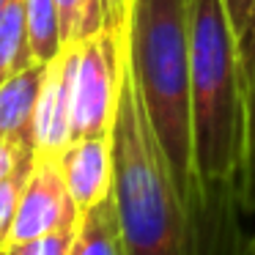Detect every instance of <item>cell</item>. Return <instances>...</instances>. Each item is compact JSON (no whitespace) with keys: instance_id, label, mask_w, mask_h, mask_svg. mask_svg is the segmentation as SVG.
Segmentation results:
<instances>
[{"instance_id":"cell-1","label":"cell","mask_w":255,"mask_h":255,"mask_svg":"<svg viewBox=\"0 0 255 255\" xmlns=\"http://www.w3.org/2000/svg\"><path fill=\"white\" fill-rule=\"evenodd\" d=\"M189 105L203 206L239 195L247 170V91L242 41L222 0H189Z\"/></svg>"},{"instance_id":"cell-2","label":"cell","mask_w":255,"mask_h":255,"mask_svg":"<svg viewBox=\"0 0 255 255\" xmlns=\"http://www.w3.org/2000/svg\"><path fill=\"white\" fill-rule=\"evenodd\" d=\"M113 206L129 255H195L192 214L173 178L143 96L124 66L113 124Z\"/></svg>"},{"instance_id":"cell-3","label":"cell","mask_w":255,"mask_h":255,"mask_svg":"<svg viewBox=\"0 0 255 255\" xmlns=\"http://www.w3.org/2000/svg\"><path fill=\"white\" fill-rule=\"evenodd\" d=\"M127 63L189 214L203 209L189 105V0H132Z\"/></svg>"},{"instance_id":"cell-4","label":"cell","mask_w":255,"mask_h":255,"mask_svg":"<svg viewBox=\"0 0 255 255\" xmlns=\"http://www.w3.org/2000/svg\"><path fill=\"white\" fill-rule=\"evenodd\" d=\"M66 50L72 58V140L110 137L127 66V25H105Z\"/></svg>"},{"instance_id":"cell-5","label":"cell","mask_w":255,"mask_h":255,"mask_svg":"<svg viewBox=\"0 0 255 255\" xmlns=\"http://www.w3.org/2000/svg\"><path fill=\"white\" fill-rule=\"evenodd\" d=\"M80 209L74 206L66 184H63L58 159H33V170L19 198V209L14 217L11 242H30L55 231L80 225Z\"/></svg>"},{"instance_id":"cell-6","label":"cell","mask_w":255,"mask_h":255,"mask_svg":"<svg viewBox=\"0 0 255 255\" xmlns=\"http://www.w3.org/2000/svg\"><path fill=\"white\" fill-rule=\"evenodd\" d=\"M72 143V58L63 47L47 63L33 113V159H58Z\"/></svg>"},{"instance_id":"cell-7","label":"cell","mask_w":255,"mask_h":255,"mask_svg":"<svg viewBox=\"0 0 255 255\" xmlns=\"http://www.w3.org/2000/svg\"><path fill=\"white\" fill-rule=\"evenodd\" d=\"M63 184L80 214L91 211L113 192V140L80 137L72 140L58 156Z\"/></svg>"},{"instance_id":"cell-8","label":"cell","mask_w":255,"mask_h":255,"mask_svg":"<svg viewBox=\"0 0 255 255\" xmlns=\"http://www.w3.org/2000/svg\"><path fill=\"white\" fill-rule=\"evenodd\" d=\"M47 63H33L0 83V137L33 151V113Z\"/></svg>"},{"instance_id":"cell-9","label":"cell","mask_w":255,"mask_h":255,"mask_svg":"<svg viewBox=\"0 0 255 255\" xmlns=\"http://www.w3.org/2000/svg\"><path fill=\"white\" fill-rule=\"evenodd\" d=\"M72 255H129L121 236L113 198L102 200L99 206H94L91 211H85L80 217Z\"/></svg>"},{"instance_id":"cell-10","label":"cell","mask_w":255,"mask_h":255,"mask_svg":"<svg viewBox=\"0 0 255 255\" xmlns=\"http://www.w3.org/2000/svg\"><path fill=\"white\" fill-rule=\"evenodd\" d=\"M33 63L25 0H6L0 11V83Z\"/></svg>"},{"instance_id":"cell-11","label":"cell","mask_w":255,"mask_h":255,"mask_svg":"<svg viewBox=\"0 0 255 255\" xmlns=\"http://www.w3.org/2000/svg\"><path fill=\"white\" fill-rule=\"evenodd\" d=\"M61 44L72 47L107 25L105 0H55Z\"/></svg>"},{"instance_id":"cell-12","label":"cell","mask_w":255,"mask_h":255,"mask_svg":"<svg viewBox=\"0 0 255 255\" xmlns=\"http://www.w3.org/2000/svg\"><path fill=\"white\" fill-rule=\"evenodd\" d=\"M28 8V36L36 63H50L61 55V28H58L55 0H25Z\"/></svg>"},{"instance_id":"cell-13","label":"cell","mask_w":255,"mask_h":255,"mask_svg":"<svg viewBox=\"0 0 255 255\" xmlns=\"http://www.w3.org/2000/svg\"><path fill=\"white\" fill-rule=\"evenodd\" d=\"M242 63H244V91H247V170H244L242 203L255 206V17L247 36L242 39Z\"/></svg>"},{"instance_id":"cell-14","label":"cell","mask_w":255,"mask_h":255,"mask_svg":"<svg viewBox=\"0 0 255 255\" xmlns=\"http://www.w3.org/2000/svg\"><path fill=\"white\" fill-rule=\"evenodd\" d=\"M30 170H33V159L22 162L11 176L0 181V250H6L8 242H11L14 217H17L19 198H22V189L28 184Z\"/></svg>"},{"instance_id":"cell-15","label":"cell","mask_w":255,"mask_h":255,"mask_svg":"<svg viewBox=\"0 0 255 255\" xmlns=\"http://www.w3.org/2000/svg\"><path fill=\"white\" fill-rule=\"evenodd\" d=\"M77 228H66V231L47 233V236L30 239V242L8 244L6 253L8 255H72L74 239H77Z\"/></svg>"},{"instance_id":"cell-16","label":"cell","mask_w":255,"mask_h":255,"mask_svg":"<svg viewBox=\"0 0 255 255\" xmlns=\"http://www.w3.org/2000/svg\"><path fill=\"white\" fill-rule=\"evenodd\" d=\"M28 159H33V151L30 148L14 143V140L0 137V181L8 178L22 162H28Z\"/></svg>"},{"instance_id":"cell-17","label":"cell","mask_w":255,"mask_h":255,"mask_svg":"<svg viewBox=\"0 0 255 255\" xmlns=\"http://www.w3.org/2000/svg\"><path fill=\"white\" fill-rule=\"evenodd\" d=\"M222 3H225L228 19H231L233 30H236L239 41H242L250 30L253 17H255V0H222Z\"/></svg>"},{"instance_id":"cell-18","label":"cell","mask_w":255,"mask_h":255,"mask_svg":"<svg viewBox=\"0 0 255 255\" xmlns=\"http://www.w3.org/2000/svg\"><path fill=\"white\" fill-rule=\"evenodd\" d=\"M129 3H132V0H105V6H107V25H127Z\"/></svg>"},{"instance_id":"cell-19","label":"cell","mask_w":255,"mask_h":255,"mask_svg":"<svg viewBox=\"0 0 255 255\" xmlns=\"http://www.w3.org/2000/svg\"><path fill=\"white\" fill-rule=\"evenodd\" d=\"M250 255H255V236H253V244H250Z\"/></svg>"},{"instance_id":"cell-20","label":"cell","mask_w":255,"mask_h":255,"mask_svg":"<svg viewBox=\"0 0 255 255\" xmlns=\"http://www.w3.org/2000/svg\"><path fill=\"white\" fill-rule=\"evenodd\" d=\"M3 6H6V0H0V11H3Z\"/></svg>"},{"instance_id":"cell-21","label":"cell","mask_w":255,"mask_h":255,"mask_svg":"<svg viewBox=\"0 0 255 255\" xmlns=\"http://www.w3.org/2000/svg\"><path fill=\"white\" fill-rule=\"evenodd\" d=\"M0 255H8V253H6V250H0Z\"/></svg>"}]
</instances>
